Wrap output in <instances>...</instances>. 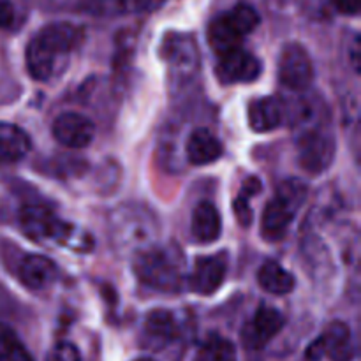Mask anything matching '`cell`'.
<instances>
[{"mask_svg": "<svg viewBox=\"0 0 361 361\" xmlns=\"http://www.w3.org/2000/svg\"><path fill=\"white\" fill-rule=\"evenodd\" d=\"M80 41V30L71 23H51L30 39L25 53L27 69L35 81H48Z\"/></svg>", "mask_w": 361, "mask_h": 361, "instance_id": "cell-1", "label": "cell"}, {"mask_svg": "<svg viewBox=\"0 0 361 361\" xmlns=\"http://www.w3.org/2000/svg\"><path fill=\"white\" fill-rule=\"evenodd\" d=\"M307 187L302 180L288 178L277 187L275 196L268 201L261 222V235L270 242L284 238L296 214L305 203Z\"/></svg>", "mask_w": 361, "mask_h": 361, "instance_id": "cell-2", "label": "cell"}, {"mask_svg": "<svg viewBox=\"0 0 361 361\" xmlns=\"http://www.w3.org/2000/svg\"><path fill=\"white\" fill-rule=\"evenodd\" d=\"M259 14L249 4H238L228 13L215 18L208 27V41L217 55L231 51L242 46L243 37L256 30Z\"/></svg>", "mask_w": 361, "mask_h": 361, "instance_id": "cell-3", "label": "cell"}, {"mask_svg": "<svg viewBox=\"0 0 361 361\" xmlns=\"http://www.w3.org/2000/svg\"><path fill=\"white\" fill-rule=\"evenodd\" d=\"M21 229L30 236L32 240H53L60 245L74 247L73 240H76L78 249H83L81 238L87 236H78L80 229L74 228L69 222L62 221L53 214L51 208L42 207V204H25L20 212Z\"/></svg>", "mask_w": 361, "mask_h": 361, "instance_id": "cell-4", "label": "cell"}, {"mask_svg": "<svg viewBox=\"0 0 361 361\" xmlns=\"http://www.w3.org/2000/svg\"><path fill=\"white\" fill-rule=\"evenodd\" d=\"M134 271L145 286L157 291H178L182 268L169 250L150 249L141 252L134 261Z\"/></svg>", "mask_w": 361, "mask_h": 361, "instance_id": "cell-5", "label": "cell"}, {"mask_svg": "<svg viewBox=\"0 0 361 361\" xmlns=\"http://www.w3.org/2000/svg\"><path fill=\"white\" fill-rule=\"evenodd\" d=\"M335 157V137L328 127L314 126L298 136V159L309 173H323Z\"/></svg>", "mask_w": 361, "mask_h": 361, "instance_id": "cell-6", "label": "cell"}, {"mask_svg": "<svg viewBox=\"0 0 361 361\" xmlns=\"http://www.w3.org/2000/svg\"><path fill=\"white\" fill-rule=\"evenodd\" d=\"M279 80L291 90H305L314 80V66L309 53L298 42L284 46L279 60Z\"/></svg>", "mask_w": 361, "mask_h": 361, "instance_id": "cell-7", "label": "cell"}, {"mask_svg": "<svg viewBox=\"0 0 361 361\" xmlns=\"http://www.w3.org/2000/svg\"><path fill=\"white\" fill-rule=\"evenodd\" d=\"M219 56H221V60L215 67V74H217L219 81L224 85L252 83L259 78L261 71H263V66L257 60V56L242 48L231 49V51Z\"/></svg>", "mask_w": 361, "mask_h": 361, "instance_id": "cell-8", "label": "cell"}, {"mask_svg": "<svg viewBox=\"0 0 361 361\" xmlns=\"http://www.w3.org/2000/svg\"><path fill=\"white\" fill-rule=\"evenodd\" d=\"M310 360H321L328 356L331 361H351L355 356L351 330L345 323L335 321L324 330V334L314 342L307 353Z\"/></svg>", "mask_w": 361, "mask_h": 361, "instance_id": "cell-9", "label": "cell"}, {"mask_svg": "<svg viewBox=\"0 0 361 361\" xmlns=\"http://www.w3.org/2000/svg\"><path fill=\"white\" fill-rule=\"evenodd\" d=\"M284 316L279 312L274 307L263 305L256 310L252 319L243 326L242 330V341L245 348L254 349H263L275 335L281 334L284 328Z\"/></svg>", "mask_w": 361, "mask_h": 361, "instance_id": "cell-10", "label": "cell"}, {"mask_svg": "<svg viewBox=\"0 0 361 361\" xmlns=\"http://www.w3.org/2000/svg\"><path fill=\"white\" fill-rule=\"evenodd\" d=\"M53 136L63 147L80 150L94 141L95 126L88 116L81 113H62L53 122Z\"/></svg>", "mask_w": 361, "mask_h": 361, "instance_id": "cell-11", "label": "cell"}, {"mask_svg": "<svg viewBox=\"0 0 361 361\" xmlns=\"http://www.w3.org/2000/svg\"><path fill=\"white\" fill-rule=\"evenodd\" d=\"M226 274H228V256L224 252L200 257L189 279V286L196 295L210 296L224 284Z\"/></svg>", "mask_w": 361, "mask_h": 361, "instance_id": "cell-12", "label": "cell"}, {"mask_svg": "<svg viewBox=\"0 0 361 361\" xmlns=\"http://www.w3.org/2000/svg\"><path fill=\"white\" fill-rule=\"evenodd\" d=\"M176 334H178L176 321L171 312L162 309L152 310L145 319L141 345L150 349V351H161L175 341Z\"/></svg>", "mask_w": 361, "mask_h": 361, "instance_id": "cell-13", "label": "cell"}, {"mask_svg": "<svg viewBox=\"0 0 361 361\" xmlns=\"http://www.w3.org/2000/svg\"><path fill=\"white\" fill-rule=\"evenodd\" d=\"M286 115L288 106L275 95L256 99L249 106V123L256 133H270L279 129L286 122Z\"/></svg>", "mask_w": 361, "mask_h": 361, "instance_id": "cell-14", "label": "cell"}, {"mask_svg": "<svg viewBox=\"0 0 361 361\" xmlns=\"http://www.w3.org/2000/svg\"><path fill=\"white\" fill-rule=\"evenodd\" d=\"M20 281L32 291L49 288L59 277V268L49 257L39 254H28L20 263Z\"/></svg>", "mask_w": 361, "mask_h": 361, "instance_id": "cell-15", "label": "cell"}, {"mask_svg": "<svg viewBox=\"0 0 361 361\" xmlns=\"http://www.w3.org/2000/svg\"><path fill=\"white\" fill-rule=\"evenodd\" d=\"M162 56L168 60L173 69L178 71V76L190 74L197 69V63H200L196 41H194V37L182 34L166 39Z\"/></svg>", "mask_w": 361, "mask_h": 361, "instance_id": "cell-16", "label": "cell"}, {"mask_svg": "<svg viewBox=\"0 0 361 361\" xmlns=\"http://www.w3.org/2000/svg\"><path fill=\"white\" fill-rule=\"evenodd\" d=\"M222 222L217 208L210 201H201L196 204L190 221V233L197 243H214L221 236Z\"/></svg>", "mask_w": 361, "mask_h": 361, "instance_id": "cell-17", "label": "cell"}, {"mask_svg": "<svg viewBox=\"0 0 361 361\" xmlns=\"http://www.w3.org/2000/svg\"><path fill=\"white\" fill-rule=\"evenodd\" d=\"M185 154L190 164L204 166L219 161L224 154V147L208 129H196L187 140Z\"/></svg>", "mask_w": 361, "mask_h": 361, "instance_id": "cell-18", "label": "cell"}, {"mask_svg": "<svg viewBox=\"0 0 361 361\" xmlns=\"http://www.w3.org/2000/svg\"><path fill=\"white\" fill-rule=\"evenodd\" d=\"M30 148L32 141L23 129L14 123L0 122V164L21 161Z\"/></svg>", "mask_w": 361, "mask_h": 361, "instance_id": "cell-19", "label": "cell"}, {"mask_svg": "<svg viewBox=\"0 0 361 361\" xmlns=\"http://www.w3.org/2000/svg\"><path fill=\"white\" fill-rule=\"evenodd\" d=\"M257 282L270 295H288L295 289V277L275 261H268L257 271Z\"/></svg>", "mask_w": 361, "mask_h": 361, "instance_id": "cell-20", "label": "cell"}, {"mask_svg": "<svg viewBox=\"0 0 361 361\" xmlns=\"http://www.w3.org/2000/svg\"><path fill=\"white\" fill-rule=\"evenodd\" d=\"M194 361H236V349L228 338L221 335H210L201 344Z\"/></svg>", "mask_w": 361, "mask_h": 361, "instance_id": "cell-21", "label": "cell"}, {"mask_svg": "<svg viewBox=\"0 0 361 361\" xmlns=\"http://www.w3.org/2000/svg\"><path fill=\"white\" fill-rule=\"evenodd\" d=\"M0 361H34L16 334L0 324Z\"/></svg>", "mask_w": 361, "mask_h": 361, "instance_id": "cell-22", "label": "cell"}, {"mask_svg": "<svg viewBox=\"0 0 361 361\" xmlns=\"http://www.w3.org/2000/svg\"><path fill=\"white\" fill-rule=\"evenodd\" d=\"M46 361H81V355L71 342H59L49 349Z\"/></svg>", "mask_w": 361, "mask_h": 361, "instance_id": "cell-23", "label": "cell"}, {"mask_svg": "<svg viewBox=\"0 0 361 361\" xmlns=\"http://www.w3.org/2000/svg\"><path fill=\"white\" fill-rule=\"evenodd\" d=\"M14 21V7L9 0H0V28L11 27Z\"/></svg>", "mask_w": 361, "mask_h": 361, "instance_id": "cell-24", "label": "cell"}, {"mask_svg": "<svg viewBox=\"0 0 361 361\" xmlns=\"http://www.w3.org/2000/svg\"><path fill=\"white\" fill-rule=\"evenodd\" d=\"M334 4L342 14L355 16V14H358V11H360L361 0H334Z\"/></svg>", "mask_w": 361, "mask_h": 361, "instance_id": "cell-25", "label": "cell"}, {"mask_svg": "<svg viewBox=\"0 0 361 361\" xmlns=\"http://www.w3.org/2000/svg\"><path fill=\"white\" fill-rule=\"evenodd\" d=\"M134 361H155V360H152V358H140V360H134Z\"/></svg>", "mask_w": 361, "mask_h": 361, "instance_id": "cell-26", "label": "cell"}]
</instances>
